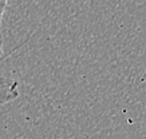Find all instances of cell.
Returning a JSON list of instances; mask_svg holds the SVG:
<instances>
[{
	"label": "cell",
	"instance_id": "cell-1",
	"mask_svg": "<svg viewBox=\"0 0 146 139\" xmlns=\"http://www.w3.org/2000/svg\"><path fill=\"white\" fill-rule=\"evenodd\" d=\"M19 96L18 82L8 76L0 78V106L13 102Z\"/></svg>",
	"mask_w": 146,
	"mask_h": 139
},
{
	"label": "cell",
	"instance_id": "cell-2",
	"mask_svg": "<svg viewBox=\"0 0 146 139\" xmlns=\"http://www.w3.org/2000/svg\"><path fill=\"white\" fill-rule=\"evenodd\" d=\"M7 4H8V3H7L5 0H0V56L3 54V34H1V24H3V16H4Z\"/></svg>",
	"mask_w": 146,
	"mask_h": 139
}]
</instances>
